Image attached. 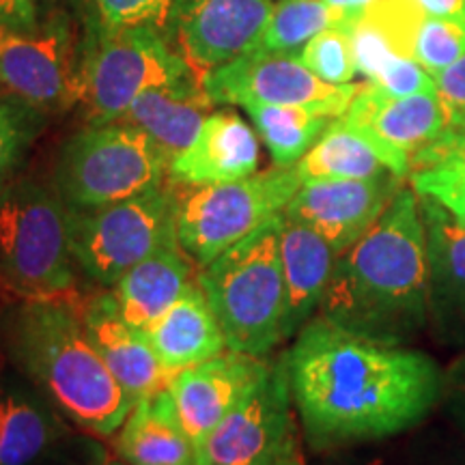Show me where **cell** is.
<instances>
[{
    "label": "cell",
    "mask_w": 465,
    "mask_h": 465,
    "mask_svg": "<svg viewBox=\"0 0 465 465\" xmlns=\"http://www.w3.org/2000/svg\"><path fill=\"white\" fill-rule=\"evenodd\" d=\"M336 259L332 246L306 224L282 218L281 263L284 278V341L300 332L322 306Z\"/></svg>",
    "instance_id": "obj_20"
},
{
    "label": "cell",
    "mask_w": 465,
    "mask_h": 465,
    "mask_svg": "<svg viewBox=\"0 0 465 465\" xmlns=\"http://www.w3.org/2000/svg\"><path fill=\"white\" fill-rule=\"evenodd\" d=\"M246 110L261 141L270 149L276 166H295L311 151L334 119L298 106L246 104Z\"/></svg>",
    "instance_id": "obj_26"
},
{
    "label": "cell",
    "mask_w": 465,
    "mask_h": 465,
    "mask_svg": "<svg viewBox=\"0 0 465 465\" xmlns=\"http://www.w3.org/2000/svg\"><path fill=\"white\" fill-rule=\"evenodd\" d=\"M83 322L93 347L134 403L153 392L166 391L173 377L179 373L155 356L141 330L125 322L114 291L95 295L84 306Z\"/></svg>",
    "instance_id": "obj_17"
},
{
    "label": "cell",
    "mask_w": 465,
    "mask_h": 465,
    "mask_svg": "<svg viewBox=\"0 0 465 465\" xmlns=\"http://www.w3.org/2000/svg\"><path fill=\"white\" fill-rule=\"evenodd\" d=\"M325 3H328L330 7L347 14L349 17H358L362 11L373 7V5L380 3V0H325Z\"/></svg>",
    "instance_id": "obj_40"
},
{
    "label": "cell",
    "mask_w": 465,
    "mask_h": 465,
    "mask_svg": "<svg viewBox=\"0 0 465 465\" xmlns=\"http://www.w3.org/2000/svg\"><path fill=\"white\" fill-rule=\"evenodd\" d=\"M69 248L91 281L114 287L121 276L158 250L174 246L173 185L95 209L67 207Z\"/></svg>",
    "instance_id": "obj_9"
},
{
    "label": "cell",
    "mask_w": 465,
    "mask_h": 465,
    "mask_svg": "<svg viewBox=\"0 0 465 465\" xmlns=\"http://www.w3.org/2000/svg\"><path fill=\"white\" fill-rule=\"evenodd\" d=\"M168 158L141 127L89 125L63 144L54 190L69 209H95L164 185Z\"/></svg>",
    "instance_id": "obj_6"
},
{
    "label": "cell",
    "mask_w": 465,
    "mask_h": 465,
    "mask_svg": "<svg viewBox=\"0 0 465 465\" xmlns=\"http://www.w3.org/2000/svg\"><path fill=\"white\" fill-rule=\"evenodd\" d=\"M80 67V104L91 125L124 116L143 93L179 86L199 75L162 35V28H104L97 25Z\"/></svg>",
    "instance_id": "obj_8"
},
{
    "label": "cell",
    "mask_w": 465,
    "mask_h": 465,
    "mask_svg": "<svg viewBox=\"0 0 465 465\" xmlns=\"http://www.w3.org/2000/svg\"><path fill=\"white\" fill-rule=\"evenodd\" d=\"M267 465H302L300 450L289 452V455H284V457H281V459H276V461H272V463H267Z\"/></svg>",
    "instance_id": "obj_42"
},
{
    "label": "cell",
    "mask_w": 465,
    "mask_h": 465,
    "mask_svg": "<svg viewBox=\"0 0 465 465\" xmlns=\"http://www.w3.org/2000/svg\"><path fill=\"white\" fill-rule=\"evenodd\" d=\"M282 218L276 213L196 276L231 351L267 356L284 341Z\"/></svg>",
    "instance_id": "obj_4"
},
{
    "label": "cell",
    "mask_w": 465,
    "mask_h": 465,
    "mask_svg": "<svg viewBox=\"0 0 465 465\" xmlns=\"http://www.w3.org/2000/svg\"><path fill=\"white\" fill-rule=\"evenodd\" d=\"M418 196H427L465 226V162L420 168L410 174Z\"/></svg>",
    "instance_id": "obj_32"
},
{
    "label": "cell",
    "mask_w": 465,
    "mask_h": 465,
    "mask_svg": "<svg viewBox=\"0 0 465 465\" xmlns=\"http://www.w3.org/2000/svg\"><path fill=\"white\" fill-rule=\"evenodd\" d=\"M45 114L17 97H0V192L39 136Z\"/></svg>",
    "instance_id": "obj_29"
},
{
    "label": "cell",
    "mask_w": 465,
    "mask_h": 465,
    "mask_svg": "<svg viewBox=\"0 0 465 465\" xmlns=\"http://www.w3.org/2000/svg\"><path fill=\"white\" fill-rule=\"evenodd\" d=\"M444 162H465V114H450L444 132L411 158V173Z\"/></svg>",
    "instance_id": "obj_36"
},
{
    "label": "cell",
    "mask_w": 465,
    "mask_h": 465,
    "mask_svg": "<svg viewBox=\"0 0 465 465\" xmlns=\"http://www.w3.org/2000/svg\"><path fill=\"white\" fill-rule=\"evenodd\" d=\"M438 97L450 114H465V54L455 65L435 75Z\"/></svg>",
    "instance_id": "obj_37"
},
{
    "label": "cell",
    "mask_w": 465,
    "mask_h": 465,
    "mask_svg": "<svg viewBox=\"0 0 465 465\" xmlns=\"http://www.w3.org/2000/svg\"><path fill=\"white\" fill-rule=\"evenodd\" d=\"M0 26L35 31L39 26V0H0Z\"/></svg>",
    "instance_id": "obj_38"
},
{
    "label": "cell",
    "mask_w": 465,
    "mask_h": 465,
    "mask_svg": "<svg viewBox=\"0 0 465 465\" xmlns=\"http://www.w3.org/2000/svg\"><path fill=\"white\" fill-rule=\"evenodd\" d=\"M143 334L155 356L177 371L216 358L229 349L199 281L190 282L179 300L149 323Z\"/></svg>",
    "instance_id": "obj_21"
},
{
    "label": "cell",
    "mask_w": 465,
    "mask_h": 465,
    "mask_svg": "<svg viewBox=\"0 0 465 465\" xmlns=\"http://www.w3.org/2000/svg\"><path fill=\"white\" fill-rule=\"evenodd\" d=\"M259 136L231 110L212 113L188 149L174 155L168 182L177 185H212L240 182L259 171Z\"/></svg>",
    "instance_id": "obj_18"
},
{
    "label": "cell",
    "mask_w": 465,
    "mask_h": 465,
    "mask_svg": "<svg viewBox=\"0 0 465 465\" xmlns=\"http://www.w3.org/2000/svg\"><path fill=\"white\" fill-rule=\"evenodd\" d=\"M63 3H69V0H39V5H45V7H50V9L61 7Z\"/></svg>",
    "instance_id": "obj_43"
},
{
    "label": "cell",
    "mask_w": 465,
    "mask_h": 465,
    "mask_svg": "<svg viewBox=\"0 0 465 465\" xmlns=\"http://www.w3.org/2000/svg\"><path fill=\"white\" fill-rule=\"evenodd\" d=\"M452 410H455L457 420L461 422L465 433V380L455 383V392H452Z\"/></svg>",
    "instance_id": "obj_41"
},
{
    "label": "cell",
    "mask_w": 465,
    "mask_h": 465,
    "mask_svg": "<svg viewBox=\"0 0 465 465\" xmlns=\"http://www.w3.org/2000/svg\"><path fill=\"white\" fill-rule=\"evenodd\" d=\"M353 20L325 28L317 37L304 45L300 61L311 69L317 78L330 84H351L356 78V58L351 45Z\"/></svg>",
    "instance_id": "obj_30"
},
{
    "label": "cell",
    "mask_w": 465,
    "mask_h": 465,
    "mask_svg": "<svg viewBox=\"0 0 465 465\" xmlns=\"http://www.w3.org/2000/svg\"><path fill=\"white\" fill-rule=\"evenodd\" d=\"M377 89L392 97L418 95V93H438L435 78L410 56H397L381 69L373 83Z\"/></svg>",
    "instance_id": "obj_35"
},
{
    "label": "cell",
    "mask_w": 465,
    "mask_h": 465,
    "mask_svg": "<svg viewBox=\"0 0 465 465\" xmlns=\"http://www.w3.org/2000/svg\"><path fill=\"white\" fill-rule=\"evenodd\" d=\"M429 263V317L446 341L465 342V226L438 203L418 196Z\"/></svg>",
    "instance_id": "obj_19"
},
{
    "label": "cell",
    "mask_w": 465,
    "mask_h": 465,
    "mask_svg": "<svg viewBox=\"0 0 465 465\" xmlns=\"http://www.w3.org/2000/svg\"><path fill=\"white\" fill-rule=\"evenodd\" d=\"M192 282V265L179 243L166 246L127 270L114 284L121 315L144 332L149 323L171 308Z\"/></svg>",
    "instance_id": "obj_24"
},
{
    "label": "cell",
    "mask_w": 465,
    "mask_h": 465,
    "mask_svg": "<svg viewBox=\"0 0 465 465\" xmlns=\"http://www.w3.org/2000/svg\"><path fill=\"white\" fill-rule=\"evenodd\" d=\"M319 315L383 342L429 322V263L420 199L401 188L373 229L336 259Z\"/></svg>",
    "instance_id": "obj_2"
},
{
    "label": "cell",
    "mask_w": 465,
    "mask_h": 465,
    "mask_svg": "<svg viewBox=\"0 0 465 465\" xmlns=\"http://www.w3.org/2000/svg\"><path fill=\"white\" fill-rule=\"evenodd\" d=\"M302 183L298 164L274 166L229 183H173L179 246L199 267L209 265L224 250L282 213Z\"/></svg>",
    "instance_id": "obj_7"
},
{
    "label": "cell",
    "mask_w": 465,
    "mask_h": 465,
    "mask_svg": "<svg viewBox=\"0 0 465 465\" xmlns=\"http://www.w3.org/2000/svg\"><path fill=\"white\" fill-rule=\"evenodd\" d=\"M291 403L293 394L282 353L272 360L259 386L218 424L207 444V465H267L298 450Z\"/></svg>",
    "instance_id": "obj_12"
},
{
    "label": "cell",
    "mask_w": 465,
    "mask_h": 465,
    "mask_svg": "<svg viewBox=\"0 0 465 465\" xmlns=\"http://www.w3.org/2000/svg\"><path fill=\"white\" fill-rule=\"evenodd\" d=\"M298 173L302 182H315V179H375L391 171L383 164L375 144L339 116L298 162Z\"/></svg>",
    "instance_id": "obj_25"
},
{
    "label": "cell",
    "mask_w": 465,
    "mask_h": 465,
    "mask_svg": "<svg viewBox=\"0 0 465 465\" xmlns=\"http://www.w3.org/2000/svg\"><path fill=\"white\" fill-rule=\"evenodd\" d=\"M174 0H95L104 28L155 26L164 31Z\"/></svg>",
    "instance_id": "obj_34"
},
{
    "label": "cell",
    "mask_w": 465,
    "mask_h": 465,
    "mask_svg": "<svg viewBox=\"0 0 465 465\" xmlns=\"http://www.w3.org/2000/svg\"><path fill=\"white\" fill-rule=\"evenodd\" d=\"M116 452L127 465H196L194 446L179 422L168 388L134 403L119 429Z\"/></svg>",
    "instance_id": "obj_23"
},
{
    "label": "cell",
    "mask_w": 465,
    "mask_h": 465,
    "mask_svg": "<svg viewBox=\"0 0 465 465\" xmlns=\"http://www.w3.org/2000/svg\"><path fill=\"white\" fill-rule=\"evenodd\" d=\"M351 45L356 58L358 74H362L369 83H373L381 69L392 58L403 56L391 39V35L369 17L358 15L351 25Z\"/></svg>",
    "instance_id": "obj_33"
},
{
    "label": "cell",
    "mask_w": 465,
    "mask_h": 465,
    "mask_svg": "<svg viewBox=\"0 0 465 465\" xmlns=\"http://www.w3.org/2000/svg\"><path fill=\"white\" fill-rule=\"evenodd\" d=\"M291 394L315 449L381 440L414 427L441 392L433 358L312 317L287 353Z\"/></svg>",
    "instance_id": "obj_1"
},
{
    "label": "cell",
    "mask_w": 465,
    "mask_h": 465,
    "mask_svg": "<svg viewBox=\"0 0 465 465\" xmlns=\"http://www.w3.org/2000/svg\"><path fill=\"white\" fill-rule=\"evenodd\" d=\"M267 356L224 351L173 377L171 397L185 435L194 446L196 465H207V444L218 424L259 386L270 371Z\"/></svg>",
    "instance_id": "obj_14"
},
{
    "label": "cell",
    "mask_w": 465,
    "mask_h": 465,
    "mask_svg": "<svg viewBox=\"0 0 465 465\" xmlns=\"http://www.w3.org/2000/svg\"><path fill=\"white\" fill-rule=\"evenodd\" d=\"M212 106L213 102L203 91L201 80H192L179 86L143 93L116 121L141 127L171 162L194 143L196 134L212 114Z\"/></svg>",
    "instance_id": "obj_22"
},
{
    "label": "cell",
    "mask_w": 465,
    "mask_h": 465,
    "mask_svg": "<svg viewBox=\"0 0 465 465\" xmlns=\"http://www.w3.org/2000/svg\"><path fill=\"white\" fill-rule=\"evenodd\" d=\"M80 67L72 17L50 9L35 31L0 26V86L44 114L80 102Z\"/></svg>",
    "instance_id": "obj_10"
},
{
    "label": "cell",
    "mask_w": 465,
    "mask_h": 465,
    "mask_svg": "<svg viewBox=\"0 0 465 465\" xmlns=\"http://www.w3.org/2000/svg\"><path fill=\"white\" fill-rule=\"evenodd\" d=\"M347 20H356V17H349L342 11L330 7L325 0H281L272 9L257 50L300 56V52L312 37Z\"/></svg>",
    "instance_id": "obj_27"
},
{
    "label": "cell",
    "mask_w": 465,
    "mask_h": 465,
    "mask_svg": "<svg viewBox=\"0 0 465 465\" xmlns=\"http://www.w3.org/2000/svg\"><path fill=\"white\" fill-rule=\"evenodd\" d=\"M74 263L67 205L54 188L20 182L0 192V287L25 302L69 298Z\"/></svg>",
    "instance_id": "obj_5"
},
{
    "label": "cell",
    "mask_w": 465,
    "mask_h": 465,
    "mask_svg": "<svg viewBox=\"0 0 465 465\" xmlns=\"http://www.w3.org/2000/svg\"><path fill=\"white\" fill-rule=\"evenodd\" d=\"M9 349L75 424L97 435L124 427L134 401L93 347L72 298L25 302L11 317Z\"/></svg>",
    "instance_id": "obj_3"
},
{
    "label": "cell",
    "mask_w": 465,
    "mask_h": 465,
    "mask_svg": "<svg viewBox=\"0 0 465 465\" xmlns=\"http://www.w3.org/2000/svg\"><path fill=\"white\" fill-rule=\"evenodd\" d=\"M102 465H116V463H102Z\"/></svg>",
    "instance_id": "obj_44"
},
{
    "label": "cell",
    "mask_w": 465,
    "mask_h": 465,
    "mask_svg": "<svg viewBox=\"0 0 465 465\" xmlns=\"http://www.w3.org/2000/svg\"><path fill=\"white\" fill-rule=\"evenodd\" d=\"M203 91L213 104L246 106H298L339 119L347 113L360 86L330 84L317 78L300 56L252 50L232 58L201 78Z\"/></svg>",
    "instance_id": "obj_11"
},
{
    "label": "cell",
    "mask_w": 465,
    "mask_h": 465,
    "mask_svg": "<svg viewBox=\"0 0 465 465\" xmlns=\"http://www.w3.org/2000/svg\"><path fill=\"white\" fill-rule=\"evenodd\" d=\"M427 17H465V0H414Z\"/></svg>",
    "instance_id": "obj_39"
},
{
    "label": "cell",
    "mask_w": 465,
    "mask_h": 465,
    "mask_svg": "<svg viewBox=\"0 0 465 465\" xmlns=\"http://www.w3.org/2000/svg\"><path fill=\"white\" fill-rule=\"evenodd\" d=\"M54 440L48 414L17 394L0 397V465H31Z\"/></svg>",
    "instance_id": "obj_28"
},
{
    "label": "cell",
    "mask_w": 465,
    "mask_h": 465,
    "mask_svg": "<svg viewBox=\"0 0 465 465\" xmlns=\"http://www.w3.org/2000/svg\"><path fill=\"white\" fill-rule=\"evenodd\" d=\"M465 54V17H422L411 56L429 74L440 75Z\"/></svg>",
    "instance_id": "obj_31"
},
{
    "label": "cell",
    "mask_w": 465,
    "mask_h": 465,
    "mask_svg": "<svg viewBox=\"0 0 465 465\" xmlns=\"http://www.w3.org/2000/svg\"><path fill=\"white\" fill-rule=\"evenodd\" d=\"M341 119L364 134L380 151L388 171L403 179L411 174V158L444 132L449 110L438 93L392 97L366 84L360 86Z\"/></svg>",
    "instance_id": "obj_15"
},
{
    "label": "cell",
    "mask_w": 465,
    "mask_h": 465,
    "mask_svg": "<svg viewBox=\"0 0 465 465\" xmlns=\"http://www.w3.org/2000/svg\"><path fill=\"white\" fill-rule=\"evenodd\" d=\"M401 188V177L392 173L375 179H315L300 185L282 213L319 232L341 257L373 229Z\"/></svg>",
    "instance_id": "obj_16"
},
{
    "label": "cell",
    "mask_w": 465,
    "mask_h": 465,
    "mask_svg": "<svg viewBox=\"0 0 465 465\" xmlns=\"http://www.w3.org/2000/svg\"><path fill=\"white\" fill-rule=\"evenodd\" d=\"M272 9V0H174L166 31L201 80L259 48Z\"/></svg>",
    "instance_id": "obj_13"
}]
</instances>
